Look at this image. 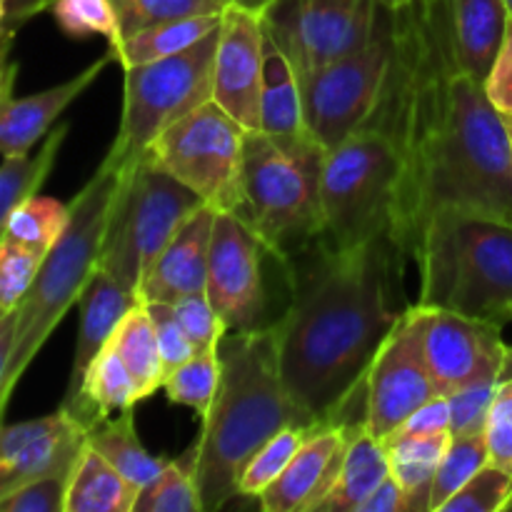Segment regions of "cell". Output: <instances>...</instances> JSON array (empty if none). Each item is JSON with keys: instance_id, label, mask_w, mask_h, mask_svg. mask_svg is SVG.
<instances>
[{"instance_id": "cell-25", "label": "cell", "mask_w": 512, "mask_h": 512, "mask_svg": "<svg viewBox=\"0 0 512 512\" xmlns=\"http://www.w3.org/2000/svg\"><path fill=\"white\" fill-rule=\"evenodd\" d=\"M450 433L405 435L393 433L385 440L390 473L408 495V512H430V490L440 463L450 448Z\"/></svg>"}, {"instance_id": "cell-13", "label": "cell", "mask_w": 512, "mask_h": 512, "mask_svg": "<svg viewBox=\"0 0 512 512\" xmlns=\"http://www.w3.org/2000/svg\"><path fill=\"white\" fill-rule=\"evenodd\" d=\"M430 308L413 303L383 340L365 378V428L388 440L410 413L438 398L425 353Z\"/></svg>"}, {"instance_id": "cell-43", "label": "cell", "mask_w": 512, "mask_h": 512, "mask_svg": "<svg viewBox=\"0 0 512 512\" xmlns=\"http://www.w3.org/2000/svg\"><path fill=\"white\" fill-rule=\"evenodd\" d=\"M485 443L493 465L512 473V375L500 380L485 423Z\"/></svg>"}, {"instance_id": "cell-5", "label": "cell", "mask_w": 512, "mask_h": 512, "mask_svg": "<svg viewBox=\"0 0 512 512\" xmlns=\"http://www.w3.org/2000/svg\"><path fill=\"white\" fill-rule=\"evenodd\" d=\"M420 273L415 303L468 318L512 323V225L443 210L413 255Z\"/></svg>"}, {"instance_id": "cell-56", "label": "cell", "mask_w": 512, "mask_h": 512, "mask_svg": "<svg viewBox=\"0 0 512 512\" xmlns=\"http://www.w3.org/2000/svg\"><path fill=\"white\" fill-rule=\"evenodd\" d=\"M505 5H508V13L512 15V0H505Z\"/></svg>"}, {"instance_id": "cell-17", "label": "cell", "mask_w": 512, "mask_h": 512, "mask_svg": "<svg viewBox=\"0 0 512 512\" xmlns=\"http://www.w3.org/2000/svg\"><path fill=\"white\" fill-rule=\"evenodd\" d=\"M88 430L65 410L25 423H0V500L30 480L73 473Z\"/></svg>"}, {"instance_id": "cell-4", "label": "cell", "mask_w": 512, "mask_h": 512, "mask_svg": "<svg viewBox=\"0 0 512 512\" xmlns=\"http://www.w3.org/2000/svg\"><path fill=\"white\" fill-rule=\"evenodd\" d=\"M125 170L103 160L93 178L83 185L78 195L70 200V220L58 243L50 248L30 285L28 295L18 305V325H15V343L10 353L8 368L0 380V423L8 410L13 390L45 340L53 335L55 325L63 315L80 303L90 275L95 273L113 218L115 198Z\"/></svg>"}, {"instance_id": "cell-8", "label": "cell", "mask_w": 512, "mask_h": 512, "mask_svg": "<svg viewBox=\"0 0 512 512\" xmlns=\"http://www.w3.org/2000/svg\"><path fill=\"white\" fill-rule=\"evenodd\" d=\"M220 28L193 48L153 63L123 68V115L105 160L128 170L138 165L160 133L213 100V60Z\"/></svg>"}, {"instance_id": "cell-34", "label": "cell", "mask_w": 512, "mask_h": 512, "mask_svg": "<svg viewBox=\"0 0 512 512\" xmlns=\"http://www.w3.org/2000/svg\"><path fill=\"white\" fill-rule=\"evenodd\" d=\"M315 428H318V425H315ZM310 430L313 428H285L283 433L270 438L268 443L250 458V463L245 465L238 483L240 498L258 500L260 495L285 473V468H288L290 460L295 458V453L300 450L303 440L308 438Z\"/></svg>"}, {"instance_id": "cell-51", "label": "cell", "mask_w": 512, "mask_h": 512, "mask_svg": "<svg viewBox=\"0 0 512 512\" xmlns=\"http://www.w3.org/2000/svg\"><path fill=\"white\" fill-rule=\"evenodd\" d=\"M273 3L275 0H230V5H238V8L250 10V13H258V15L268 13Z\"/></svg>"}, {"instance_id": "cell-18", "label": "cell", "mask_w": 512, "mask_h": 512, "mask_svg": "<svg viewBox=\"0 0 512 512\" xmlns=\"http://www.w3.org/2000/svg\"><path fill=\"white\" fill-rule=\"evenodd\" d=\"M358 425V423H355ZM353 425H318L308 433L285 473L260 495L265 512H315L338 483Z\"/></svg>"}, {"instance_id": "cell-47", "label": "cell", "mask_w": 512, "mask_h": 512, "mask_svg": "<svg viewBox=\"0 0 512 512\" xmlns=\"http://www.w3.org/2000/svg\"><path fill=\"white\" fill-rule=\"evenodd\" d=\"M358 512H408V495H405L403 485L395 480V475L390 473L378 485V490L360 505Z\"/></svg>"}, {"instance_id": "cell-49", "label": "cell", "mask_w": 512, "mask_h": 512, "mask_svg": "<svg viewBox=\"0 0 512 512\" xmlns=\"http://www.w3.org/2000/svg\"><path fill=\"white\" fill-rule=\"evenodd\" d=\"M15 325H18V308L10 310V313H5L3 318H0V380H3L10 353H13Z\"/></svg>"}, {"instance_id": "cell-31", "label": "cell", "mask_w": 512, "mask_h": 512, "mask_svg": "<svg viewBox=\"0 0 512 512\" xmlns=\"http://www.w3.org/2000/svg\"><path fill=\"white\" fill-rule=\"evenodd\" d=\"M68 220L70 205L60 203L55 198L33 195V198H28L13 210L3 238L25 245L35 253L48 255L50 248L58 243L60 235L68 228Z\"/></svg>"}, {"instance_id": "cell-55", "label": "cell", "mask_w": 512, "mask_h": 512, "mask_svg": "<svg viewBox=\"0 0 512 512\" xmlns=\"http://www.w3.org/2000/svg\"><path fill=\"white\" fill-rule=\"evenodd\" d=\"M505 125H508V135H510V148H512V118H503Z\"/></svg>"}, {"instance_id": "cell-6", "label": "cell", "mask_w": 512, "mask_h": 512, "mask_svg": "<svg viewBox=\"0 0 512 512\" xmlns=\"http://www.w3.org/2000/svg\"><path fill=\"white\" fill-rule=\"evenodd\" d=\"M400 158L378 128H363L325 153L320 173V243L358 248L393 233Z\"/></svg>"}, {"instance_id": "cell-52", "label": "cell", "mask_w": 512, "mask_h": 512, "mask_svg": "<svg viewBox=\"0 0 512 512\" xmlns=\"http://www.w3.org/2000/svg\"><path fill=\"white\" fill-rule=\"evenodd\" d=\"M13 38H15V30H8V28L0 30V58H3V55H10Z\"/></svg>"}, {"instance_id": "cell-44", "label": "cell", "mask_w": 512, "mask_h": 512, "mask_svg": "<svg viewBox=\"0 0 512 512\" xmlns=\"http://www.w3.org/2000/svg\"><path fill=\"white\" fill-rule=\"evenodd\" d=\"M148 305L150 320H153L155 340H158L160 358L165 365V378H168L173 370H178L185 360H190L195 355L193 343L185 335L183 325L178 323L173 313V305L170 303H145Z\"/></svg>"}, {"instance_id": "cell-1", "label": "cell", "mask_w": 512, "mask_h": 512, "mask_svg": "<svg viewBox=\"0 0 512 512\" xmlns=\"http://www.w3.org/2000/svg\"><path fill=\"white\" fill-rule=\"evenodd\" d=\"M388 13L393 55L365 128H378L398 150L390 238L413 258L443 210L512 225V148L483 80L458 65L448 0H413Z\"/></svg>"}, {"instance_id": "cell-32", "label": "cell", "mask_w": 512, "mask_h": 512, "mask_svg": "<svg viewBox=\"0 0 512 512\" xmlns=\"http://www.w3.org/2000/svg\"><path fill=\"white\" fill-rule=\"evenodd\" d=\"M133 512H203L193 475V455L168 460L158 478L140 490Z\"/></svg>"}, {"instance_id": "cell-19", "label": "cell", "mask_w": 512, "mask_h": 512, "mask_svg": "<svg viewBox=\"0 0 512 512\" xmlns=\"http://www.w3.org/2000/svg\"><path fill=\"white\" fill-rule=\"evenodd\" d=\"M268 33V30H265ZM260 130L278 145L283 153L298 160L310 175L320 180L323 173L325 150L308 130L300 98L298 75L285 58L283 50L265 40V68H263V98H260Z\"/></svg>"}, {"instance_id": "cell-33", "label": "cell", "mask_w": 512, "mask_h": 512, "mask_svg": "<svg viewBox=\"0 0 512 512\" xmlns=\"http://www.w3.org/2000/svg\"><path fill=\"white\" fill-rule=\"evenodd\" d=\"M220 380V360L218 348H208L195 353L193 358L185 360L178 370L165 378L163 393L170 403L188 405L203 418L210 410L218 390Z\"/></svg>"}, {"instance_id": "cell-36", "label": "cell", "mask_w": 512, "mask_h": 512, "mask_svg": "<svg viewBox=\"0 0 512 512\" xmlns=\"http://www.w3.org/2000/svg\"><path fill=\"white\" fill-rule=\"evenodd\" d=\"M110 3L118 13L123 38L138 33V30L153 28L158 23H168V20L223 13L225 10V5L218 0H110Z\"/></svg>"}, {"instance_id": "cell-54", "label": "cell", "mask_w": 512, "mask_h": 512, "mask_svg": "<svg viewBox=\"0 0 512 512\" xmlns=\"http://www.w3.org/2000/svg\"><path fill=\"white\" fill-rule=\"evenodd\" d=\"M5 28V0H0V30Z\"/></svg>"}, {"instance_id": "cell-22", "label": "cell", "mask_w": 512, "mask_h": 512, "mask_svg": "<svg viewBox=\"0 0 512 512\" xmlns=\"http://www.w3.org/2000/svg\"><path fill=\"white\" fill-rule=\"evenodd\" d=\"M138 303L140 300L133 290L125 288L120 280H115L113 275L105 273L103 268H95L88 285H85L83 295H80L78 343H75L73 368H70L68 388H65V398L63 403H60V408L70 410L78 403L88 368L93 365V360L98 358L100 350L110 343L120 320H123L125 315H128V310Z\"/></svg>"}, {"instance_id": "cell-35", "label": "cell", "mask_w": 512, "mask_h": 512, "mask_svg": "<svg viewBox=\"0 0 512 512\" xmlns=\"http://www.w3.org/2000/svg\"><path fill=\"white\" fill-rule=\"evenodd\" d=\"M490 463L488 443L483 435H465V438L450 440V448L440 463L435 475L433 490H430V512H440L443 505L483 468Z\"/></svg>"}, {"instance_id": "cell-59", "label": "cell", "mask_w": 512, "mask_h": 512, "mask_svg": "<svg viewBox=\"0 0 512 512\" xmlns=\"http://www.w3.org/2000/svg\"><path fill=\"white\" fill-rule=\"evenodd\" d=\"M508 512H512V503H510V508H508Z\"/></svg>"}, {"instance_id": "cell-57", "label": "cell", "mask_w": 512, "mask_h": 512, "mask_svg": "<svg viewBox=\"0 0 512 512\" xmlns=\"http://www.w3.org/2000/svg\"><path fill=\"white\" fill-rule=\"evenodd\" d=\"M218 3H223V5H230V0H218Z\"/></svg>"}, {"instance_id": "cell-16", "label": "cell", "mask_w": 512, "mask_h": 512, "mask_svg": "<svg viewBox=\"0 0 512 512\" xmlns=\"http://www.w3.org/2000/svg\"><path fill=\"white\" fill-rule=\"evenodd\" d=\"M265 40L263 15L225 5L213 60V100L245 130H260Z\"/></svg>"}, {"instance_id": "cell-30", "label": "cell", "mask_w": 512, "mask_h": 512, "mask_svg": "<svg viewBox=\"0 0 512 512\" xmlns=\"http://www.w3.org/2000/svg\"><path fill=\"white\" fill-rule=\"evenodd\" d=\"M65 135H68V125L63 123L45 135L38 155H8V158H3V165H0V240H3L13 210L33 195H38V190L48 180Z\"/></svg>"}, {"instance_id": "cell-53", "label": "cell", "mask_w": 512, "mask_h": 512, "mask_svg": "<svg viewBox=\"0 0 512 512\" xmlns=\"http://www.w3.org/2000/svg\"><path fill=\"white\" fill-rule=\"evenodd\" d=\"M375 3H378L380 8L400 10V8H405V5H408V3H413V0H375Z\"/></svg>"}, {"instance_id": "cell-7", "label": "cell", "mask_w": 512, "mask_h": 512, "mask_svg": "<svg viewBox=\"0 0 512 512\" xmlns=\"http://www.w3.org/2000/svg\"><path fill=\"white\" fill-rule=\"evenodd\" d=\"M320 180L278 148L263 130L243 143L235 215L258 235L280 268L320 238Z\"/></svg>"}, {"instance_id": "cell-15", "label": "cell", "mask_w": 512, "mask_h": 512, "mask_svg": "<svg viewBox=\"0 0 512 512\" xmlns=\"http://www.w3.org/2000/svg\"><path fill=\"white\" fill-rule=\"evenodd\" d=\"M508 348L500 325L468 318L453 310L430 308L425 353L435 393L443 398L475 380L490 375L503 378Z\"/></svg>"}, {"instance_id": "cell-27", "label": "cell", "mask_w": 512, "mask_h": 512, "mask_svg": "<svg viewBox=\"0 0 512 512\" xmlns=\"http://www.w3.org/2000/svg\"><path fill=\"white\" fill-rule=\"evenodd\" d=\"M138 498L128 480L90 445L80 453L68 483L65 512H133Z\"/></svg>"}, {"instance_id": "cell-38", "label": "cell", "mask_w": 512, "mask_h": 512, "mask_svg": "<svg viewBox=\"0 0 512 512\" xmlns=\"http://www.w3.org/2000/svg\"><path fill=\"white\" fill-rule=\"evenodd\" d=\"M512 503V473L485 463L440 512H508Z\"/></svg>"}, {"instance_id": "cell-12", "label": "cell", "mask_w": 512, "mask_h": 512, "mask_svg": "<svg viewBox=\"0 0 512 512\" xmlns=\"http://www.w3.org/2000/svg\"><path fill=\"white\" fill-rule=\"evenodd\" d=\"M263 18L295 75H308L365 48L378 28L380 5L375 0H275Z\"/></svg>"}, {"instance_id": "cell-40", "label": "cell", "mask_w": 512, "mask_h": 512, "mask_svg": "<svg viewBox=\"0 0 512 512\" xmlns=\"http://www.w3.org/2000/svg\"><path fill=\"white\" fill-rule=\"evenodd\" d=\"M500 375L475 380L465 388L448 395L450 405V435L465 438V435H483L488 423V410L493 403V395L500 385Z\"/></svg>"}, {"instance_id": "cell-58", "label": "cell", "mask_w": 512, "mask_h": 512, "mask_svg": "<svg viewBox=\"0 0 512 512\" xmlns=\"http://www.w3.org/2000/svg\"><path fill=\"white\" fill-rule=\"evenodd\" d=\"M3 315H5V313H3V310H0V318H3Z\"/></svg>"}, {"instance_id": "cell-39", "label": "cell", "mask_w": 512, "mask_h": 512, "mask_svg": "<svg viewBox=\"0 0 512 512\" xmlns=\"http://www.w3.org/2000/svg\"><path fill=\"white\" fill-rule=\"evenodd\" d=\"M45 255L13 243V240H0V310L10 313L23 303L43 265Z\"/></svg>"}, {"instance_id": "cell-24", "label": "cell", "mask_w": 512, "mask_h": 512, "mask_svg": "<svg viewBox=\"0 0 512 512\" xmlns=\"http://www.w3.org/2000/svg\"><path fill=\"white\" fill-rule=\"evenodd\" d=\"M388 475L390 458L385 440L370 435L365 423L353 425L338 483L315 512H358Z\"/></svg>"}, {"instance_id": "cell-23", "label": "cell", "mask_w": 512, "mask_h": 512, "mask_svg": "<svg viewBox=\"0 0 512 512\" xmlns=\"http://www.w3.org/2000/svg\"><path fill=\"white\" fill-rule=\"evenodd\" d=\"M458 65L473 78H488L508 25L505 0H448Z\"/></svg>"}, {"instance_id": "cell-46", "label": "cell", "mask_w": 512, "mask_h": 512, "mask_svg": "<svg viewBox=\"0 0 512 512\" xmlns=\"http://www.w3.org/2000/svg\"><path fill=\"white\" fill-rule=\"evenodd\" d=\"M395 433L405 435H438V433H450V405L448 398L438 395V398L428 400V403L420 405L415 413H410L403 420Z\"/></svg>"}, {"instance_id": "cell-29", "label": "cell", "mask_w": 512, "mask_h": 512, "mask_svg": "<svg viewBox=\"0 0 512 512\" xmlns=\"http://www.w3.org/2000/svg\"><path fill=\"white\" fill-rule=\"evenodd\" d=\"M115 353L125 363V368L133 375L135 385H138L140 400L150 398L153 393L163 390L165 383V365L160 358L158 340H155L153 320H150L148 305L140 300L138 305L128 310L120 325L115 328L113 338Z\"/></svg>"}, {"instance_id": "cell-14", "label": "cell", "mask_w": 512, "mask_h": 512, "mask_svg": "<svg viewBox=\"0 0 512 512\" xmlns=\"http://www.w3.org/2000/svg\"><path fill=\"white\" fill-rule=\"evenodd\" d=\"M268 250L258 235L230 210H218L213 223L205 295L228 333L265 328L268 290L263 258Z\"/></svg>"}, {"instance_id": "cell-3", "label": "cell", "mask_w": 512, "mask_h": 512, "mask_svg": "<svg viewBox=\"0 0 512 512\" xmlns=\"http://www.w3.org/2000/svg\"><path fill=\"white\" fill-rule=\"evenodd\" d=\"M218 360V390L190 450L203 512H215L238 498L245 465L270 438L285 428L318 425L285 388L273 325L225 333L218 343Z\"/></svg>"}, {"instance_id": "cell-48", "label": "cell", "mask_w": 512, "mask_h": 512, "mask_svg": "<svg viewBox=\"0 0 512 512\" xmlns=\"http://www.w3.org/2000/svg\"><path fill=\"white\" fill-rule=\"evenodd\" d=\"M53 0H5V28L18 30L30 18L50 8Z\"/></svg>"}, {"instance_id": "cell-2", "label": "cell", "mask_w": 512, "mask_h": 512, "mask_svg": "<svg viewBox=\"0 0 512 512\" xmlns=\"http://www.w3.org/2000/svg\"><path fill=\"white\" fill-rule=\"evenodd\" d=\"M400 260L385 235L348 250L315 240L283 268L290 300L270 325L285 388L313 423H365L370 363L405 310Z\"/></svg>"}, {"instance_id": "cell-9", "label": "cell", "mask_w": 512, "mask_h": 512, "mask_svg": "<svg viewBox=\"0 0 512 512\" xmlns=\"http://www.w3.org/2000/svg\"><path fill=\"white\" fill-rule=\"evenodd\" d=\"M205 200L150 158L125 170L98 268L138 295L140 283L180 225Z\"/></svg>"}, {"instance_id": "cell-50", "label": "cell", "mask_w": 512, "mask_h": 512, "mask_svg": "<svg viewBox=\"0 0 512 512\" xmlns=\"http://www.w3.org/2000/svg\"><path fill=\"white\" fill-rule=\"evenodd\" d=\"M15 78H18V63H13L10 55H3L0 58V98L15 88Z\"/></svg>"}, {"instance_id": "cell-45", "label": "cell", "mask_w": 512, "mask_h": 512, "mask_svg": "<svg viewBox=\"0 0 512 512\" xmlns=\"http://www.w3.org/2000/svg\"><path fill=\"white\" fill-rule=\"evenodd\" d=\"M485 93L503 118H512V15L508 13L505 38L485 78Z\"/></svg>"}, {"instance_id": "cell-28", "label": "cell", "mask_w": 512, "mask_h": 512, "mask_svg": "<svg viewBox=\"0 0 512 512\" xmlns=\"http://www.w3.org/2000/svg\"><path fill=\"white\" fill-rule=\"evenodd\" d=\"M220 20H223V13L168 20V23H158L153 28L125 35L118 45H110V48L115 53V63H120L123 68L153 63V60L170 58V55H178L198 45L200 40L220 28Z\"/></svg>"}, {"instance_id": "cell-10", "label": "cell", "mask_w": 512, "mask_h": 512, "mask_svg": "<svg viewBox=\"0 0 512 512\" xmlns=\"http://www.w3.org/2000/svg\"><path fill=\"white\" fill-rule=\"evenodd\" d=\"M390 55V13L388 8H380L378 28L365 48L313 73L298 75L305 123L325 153L368 125L388 80Z\"/></svg>"}, {"instance_id": "cell-37", "label": "cell", "mask_w": 512, "mask_h": 512, "mask_svg": "<svg viewBox=\"0 0 512 512\" xmlns=\"http://www.w3.org/2000/svg\"><path fill=\"white\" fill-rule=\"evenodd\" d=\"M55 23L70 38H93L103 35L110 45H118L120 20L110 0H53L50 3Z\"/></svg>"}, {"instance_id": "cell-41", "label": "cell", "mask_w": 512, "mask_h": 512, "mask_svg": "<svg viewBox=\"0 0 512 512\" xmlns=\"http://www.w3.org/2000/svg\"><path fill=\"white\" fill-rule=\"evenodd\" d=\"M173 305V313L178 318V323L183 325L185 335L193 343L195 353L208 348H218V343L223 340V335L228 333L223 325V320L218 318V313L210 305L208 295L205 293H193L188 298H180Z\"/></svg>"}, {"instance_id": "cell-20", "label": "cell", "mask_w": 512, "mask_h": 512, "mask_svg": "<svg viewBox=\"0 0 512 512\" xmlns=\"http://www.w3.org/2000/svg\"><path fill=\"white\" fill-rule=\"evenodd\" d=\"M218 210L213 205H200L173 235L160 258L145 275L138 288L143 303H178L193 293H205L208 283V258L213 223Z\"/></svg>"}, {"instance_id": "cell-42", "label": "cell", "mask_w": 512, "mask_h": 512, "mask_svg": "<svg viewBox=\"0 0 512 512\" xmlns=\"http://www.w3.org/2000/svg\"><path fill=\"white\" fill-rule=\"evenodd\" d=\"M70 473L30 480L0 500V512H65Z\"/></svg>"}, {"instance_id": "cell-11", "label": "cell", "mask_w": 512, "mask_h": 512, "mask_svg": "<svg viewBox=\"0 0 512 512\" xmlns=\"http://www.w3.org/2000/svg\"><path fill=\"white\" fill-rule=\"evenodd\" d=\"M248 130L215 100L158 135L145 158L178 178L215 210L235 213L240 200L243 143Z\"/></svg>"}, {"instance_id": "cell-21", "label": "cell", "mask_w": 512, "mask_h": 512, "mask_svg": "<svg viewBox=\"0 0 512 512\" xmlns=\"http://www.w3.org/2000/svg\"><path fill=\"white\" fill-rule=\"evenodd\" d=\"M110 63H115L113 48H108L103 58L90 63L88 68H83L65 83L40 90V93L28 95V98H13V90L5 93L0 98V155L3 158H8V155H28L30 148L53 130L60 113L73 100H78Z\"/></svg>"}, {"instance_id": "cell-26", "label": "cell", "mask_w": 512, "mask_h": 512, "mask_svg": "<svg viewBox=\"0 0 512 512\" xmlns=\"http://www.w3.org/2000/svg\"><path fill=\"white\" fill-rule=\"evenodd\" d=\"M88 445L98 450L120 475L130 483L135 493L153 483L165 468L168 460L155 458L143 448L135 430V413L133 408L120 410L118 415H108L103 423L88 430Z\"/></svg>"}]
</instances>
